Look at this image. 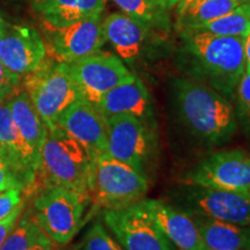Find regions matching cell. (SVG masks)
Masks as SVG:
<instances>
[{"mask_svg": "<svg viewBox=\"0 0 250 250\" xmlns=\"http://www.w3.org/2000/svg\"><path fill=\"white\" fill-rule=\"evenodd\" d=\"M202 250H211V249H208V247H206V246H205V247H204V248H203Z\"/></svg>", "mask_w": 250, "mask_h": 250, "instance_id": "obj_36", "label": "cell"}, {"mask_svg": "<svg viewBox=\"0 0 250 250\" xmlns=\"http://www.w3.org/2000/svg\"><path fill=\"white\" fill-rule=\"evenodd\" d=\"M45 55L44 41L35 28L6 24L0 39V61L8 70L22 78L35 70Z\"/></svg>", "mask_w": 250, "mask_h": 250, "instance_id": "obj_14", "label": "cell"}, {"mask_svg": "<svg viewBox=\"0 0 250 250\" xmlns=\"http://www.w3.org/2000/svg\"><path fill=\"white\" fill-rule=\"evenodd\" d=\"M204 245L211 250H250V226L190 215Z\"/></svg>", "mask_w": 250, "mask_h": 250, "instance_id": "obj_20", "label": "cell"}, {"mask_svg": "<svg viewBox=\"0 0 250 250\" xmlns=\"http://www.w3.org/2000/svg\"><path fill=\"white\" fill-rule=\"evenodd\" d=\"M21 89L28 93L48 130L57 126L62 112L81 99L67 64L46 55L35 70L22 77Z\"/></svg>", "mask_w": 250, "mask_h": 250, "instance_id": "obj_4", "label": "cell"}, {"mask_svg": "<svg viewBox=\"0 0 250 250\" xmlns=\"http://www.w3.org/2000/svg\"><path fill=\"white\" fill-rule=\"evenodd\" d=\"M7 103L19 133L31 152L40 159L41 149L43 147L49 130L37 112L35 105L31 102L29 95L26 90L22 89L9 99Z\"/></svg>", "mask_w": 250, "mask_h": 250, "instance_id": "obj_19", "label": "cell"}, {"mask_svg": "<svg viewBox=\"0 0 250 250\" xmlns=\"http://www.w3.org/2000/svg\"><path fill=\"white\" fill-rule=\"evenodd\" d=\"M41 30L46 56L65 64L101 51L105 43L101 15L64 27H55L42 21Z\"/></svg>", "mask_w": 250, "mask_h": 250, "instance_id": "obj_10", "label": "cell"}, {"mask_svg": "<svg viewBox=\"0 0 250 250\" xmlns=\"http://www.w3.org/2000/svg\"><path fill=\"white\" fill-rule=\"evenodd\" d=\"M190 30L204 31V33L213 34L218 36L246 37L250 33L249 2L239 6L234 11L223 15V17Z\"/></svg>", "mask_w": 250, "mask_h": 250, "instance_id": "obj_23", "label": "cell"}, {"mask_svg": "<svg viewBox=\"0 0 250 250\" xmlns=\"http://www.w3.org/2000/svg\"><path fill=\"white\" fill-rule=\"evenodd\" d=\"M245 61L246 72H250V33L245 37Z\"/></svg>", "mask_w": 250, "mask_h": 250, "instance_id": "obj_33", "label": "cell"}, {"mask_svg": "<svg viewBox=\"0 0 250 250\" xmlns=\"http://www.w3.org/2000/svg\"><path fill=\"white\" fill-rule=\"evenodd\" d=\"M31 187H33V181L9 160L7 156L0 153V191L11 188H19L23 191V196H27Z\"/></svg>", "mask_w": 250, "mask_h": 250, "instance_id": "obj_26", "label": "cell"}, {"mask_svg": "<svg viewBox=\"0 0 250 250\" xmlns=\"http://www.w3.org/2000/svg\"><path fill=\"white\" fill-rule=\"evenodd\" d=\"M92 164L86 149L57 125L49 130L41 149L35 183L28 196L46 188H64L90 198Z\"/></svg>", "mask_w": 250, "mask_h": 250, "instance_id": "obj_3", "label": "cell"}, {"mask_svg": "<svg viewBox=\"0 0 250 250\" xmlns=\"http://www.w3.org/2000/svg\"><path fill=\"white\" fill-rule=\"evenodd\" d=\"M95 107L105 118L116 115H130L147 123L153 115L151 96L138 77L109 90Z\"/></svg>", "mask_w": 250, "mask_h": 250, "instance_id": "obj_16", "label": "cell"}, {"mask_svg": "<svg viewBox=\"0 0 250 250\" xmlns=\"http://www.w3.org/2000/svg\"><path fill=\"white\" fill-rule=\"evenodd\" d=\"M24 208H26V197H24L23 201L21 202V204L17 206V208L12 211V213H9L7 217L0 220V247L2 246L5 240L7 239L9 233L13 230V228L15 227V225H17L19 219H20Z\"/></svg>", "mask_w": 250, "mask_h": 250, "instance_id": "obj_31", "label": "cell"}, {"mask_svg": "<svg viewBox=\"0 0 250 250\" xmlns=\"http://www.w3.org/2000/svg\"><path fill=\"white\" fill-rule=\"evenodd\" d=\"M158 226L179 250H202L205 245L189 214L159 199H143Z\"/></svg>", "mask_w": 250, "mask_h": 250, "instance_id": "obj_15", "label": "cell"}, {"mask_svg": "<svg viewBox=\"0 0 250 250\" xmlns=\"http://www.w3.org/2000/svg\"><path fill=\"white\" fill-rule=\"evenodd\" d=\"M247 2L250 0H182L175 6L179 28L181 31L195 29Z\"/></svg>", "mask_w": 250, "mask_h": 250, "instance_id": "obj_22", "label": "cell"}, {"mask_svg": "<svg viewBox=\"0 0 250 250\" xmlns=\"http://www.w3.org/2000/svg\"><path fill=\"white\" fill-rule=\"evenodd\" d=\"M182 37L197 77L226 99H233L246 72L245 37L195 30L182 31Z\"/></svg>", "mask_w": 250, "mask_h": 250, "instance_id": "obj_1", "label": "cell"}, {"mask_svg": "<svg viewBox=\"0 0 250 250\" xmlns=\"http://www.w3.org/2000/svg\"><path fill=\"white\" fill-rule=\"evenodd\" d=\"M23 199V191L19 188H11L0 191V220L12 213V211L20 205Z\"/></svg>", "mask_w": 250, "mask_h": 250, "instance_id": "obj_30", "label": "cell"}, {"mask_svg": "<svg viewBox=\"0 0 250 250\" xmlns=\"http://www.w3.org/2000/svg\"><path fill=\"white\" fill-rule=\"evenodd\" d=\"M236 117L250 131V72H245L236 88Z\"/></svg>", "mask_w": 250, "mask_h": 250, "instance_id": "obj_27", "label": "cell"}, {"mask_svg": "<svg viewBox=\"0 0 250 250\" xmlns=\"http://www.w3.org/2000/svg\"><path fill=\"white\" fill-rule=\"evenodd\" d=\"M44 237L46 235L36 223L30 208L28 211L24 208L13 230L0 247V250H29Z\"/></svg>", "mask_w": 250, "mask_h": 250, "instance_id": "obj_24", "label": "cell"}, {"mask_svg": "<svg viewBox=\"0 0 250 250\" xmlns=\"http://www.w3.org/2000/svg\"><path fill=\"white\" fill-rule=\"evenodd\" d=\"M67 66L81 98L93 104L114 87L136 77L118 56L102 51L70 62Z\"/></svg>", "mask_w": 250, "mask_h": 250, "instance_id": "obj_11", "label": "cell"}, {"mask_svg": "<svg viewBox=\"0 0 250 250\" xmlns=\"http://www.w3.org/2000/svg\"><path fill=\"white\" fill-rule=\"evenodd\" d=\"M103 220L125 250H175L142 201L103 212Z\"/></svg>", "mask_w": 250, "mask_h": 250, "instance_id": "obj_8", "label": "cell"}, {"mask_svg": "<svg viewBox=\"0 0 250 250\" xmlns=\"http://www.w3.org/2000/svg\"><path fill=\"white\" fill-rule=\"evenodd\" d=\"M85 250H123L100 223L94 224L86 234Z\"/></svg>", "mask_w": 250, "mask_h": 250, "instance_id": "obj_28", "label": "cell"}, {"mask_svg": "<svg viewBox=\"0 0 250 250\" xmlns=\"http://www.w3.org/2000/svg\"><path fill=\"white\" fill-rule=\"evenodd\" d=\"M249 20H250V2H249Z\"/></svg>", "mask_w": 250, "mask_h": 250, "instance_id": "obj_37", "label": "cell"}, {"mask_svg": "<svg viewBox=\"0 0 250 250\" xmlns=\"http://www.w3.org/2000/svg\"><path fill=\"white\" fill-rule=\"evenodd\" d=\"M181 1H182V0H166V4H167L168 8H171L175 7L177 4H180Z\"/></svg>", "mask_w": 250, "mask_h": 250, "instance_id": "obj_35", "label": "cell"}, {"mask_svg": "<svg viewBox=\"0 0 250 250\" xmlns=\"http://www.w3.org/2000/svg\"><path fill=\"white\" fill-rule=\"evenodd\" d=\"M179 116L190 132L212 145H221L236 131V115L228 99L211 87L189 79L174 83Z\"/></svg>", "mask_w": 250, "mask_h": 250, "instance_id": "obj_2", "label": "cell"}, {"mask_svg": "<svg viewBox=\"0 0 250 250\" xmlns=\"http://www.w3.org/2000/svg\"><path fill=\"white\" fill-rule=\"evenodd\" d=\"M181 184L250 192V155L243 149L212 153L180 180Z\"/></svg>", "mask_w": 250, "mask_h": 250, "instance_id": "obj_9", "label": "cell"}, {"mask_svg": "<svg viewBox=\"0 0 250 250\" xmlns=\"http://www.w3.org/2000/svg\"><path fill=\"white\" fill-rule=\"evenodd\" d=\"M103 35L118 57L131 64L142 52L148 24L124 13H111L102 20Z\"/></svg>", "mask_w": 250, "mask_h": 250, "instance_id": "obj_17", "label": "cell"}, {"mask_svg": "<svg viewBox=\"0 0 250 250\" xmlns=\"http://www.w3.org/2000/svg\"><path fill=\"white\" fill-rule=\"evenodd\" d=\"M31 5L41 21L64 27L100 17L104 9V0H33Z\"/></svg>", "mask_w": 250, "mask_h": 250, "instance_id": "obj_18", "label": "cell"}, {"mask_svg": "<svg viewBox=\"0 0 250 250\" xmlns=\"http://www.w3.org/2000/svg\"><path fill=\"white\" fill-rule=\"evenodd\" d=\"M22 78L15 74L0 61V103L7 102L9 99L20 92Z\"/></svg>", "mask_w": 250, "mask_h": 250, "instance_id": "obj_29", "label": "cell"}, {"mask_svg": "<svg viewBox=\"0 0 250 250\" xmlns=\"http://www.w3.org/2000/svg\"><path fill=\"white\" fill-rule=\"evenodd\" d=\"M6 23L4 21V19L1 18V15H0V39H1V36L4 35V31L6 29Z\"/></svg>", "mask_w": 250, "mask_h": 250, "instance_id": "obj_34", "label": "cell"}, {"mask_svg": "<svg viewBox=\"0 0 250 250\" xmlns=\"http://www.w3.org/2000/svg\"><path fill=\"white\" fill-rule=\"evenodd\" d=\"M0 153L35 182L39 158L23 142L12 118L8 103H0Z\"/></svg>", "mask_w": 250, "mask_h": 250, "instance_id": "obj_21", "label": "cell"}, {"mask_svg": "<svg viewBox=\"0 0 250 250\" xmlns=\"http://www.w3.org/2000/svg\"><path fill=\"white\" fill-rule=\"evenodd\" d=\"M33 196L30 211L43 233L58 246L70 243L83 223L89 197L64 188H46Z\"/></svg>", "mask_w": 250, "mask_h": 250, "instance_id": "obj_6", "label": "cell"}, {"mask_svg": "<svg viewBox=\"0 0 250 250\" xmlns=\"http://www.w3.org/2000/svg\"><path fill=\"white\" fill-rule=\"evenodd\" d=\"M57 125L86 149L92 161L107 152V118L87 100L81 98L71 104L58 118Z\"/></svg>", "mask_w": 250, "mask_h": 250, "instance_id": "obj_13", "label": "cell"}, {"mask_svg": "<svg viewBox=\"0 0 250 250\" xmlns=\"http://www.w3.org/2000/svg\"><path fill=\"white\" fill-rule=\"evenodd\" d=\"M107 123L108 140L105 154L144 173L151 142L147 123L130 115L109 117Z\"/></svg>", "mask_w": 250, "mask_h": 250, "instance_id": "obj_12", "label": "cell"}, {"mask_svg": "<svg viewBox=\"0 0 250 250\" xmlns=\"http://www.w3.org/2000/svg\"><path fill=\"white\" fill-rule=\"evenodd\" d=\"M148 190L145 174L107 154L93 160L89 196L104 210L120 208L142 201Z\"/></svg>", "mask_w": 250, "mask_h": 250, "instance_id": "obj_5", "label": "cell"}, {"mask_svg": "<svg viewBox=\"0 0 250 250\" xmlns=\"http://www.w3.org/2000/svg\"><path fill=\"white\" fill-rule=\"evenodd\" d=\"M56 246L57 245L46 236L43 240H41L40 242H37L36 245H34L29 250H57Z\"/></svg>", "mask_w": 250, "mask_h": 250, "instance_id": "obj_32", "label": "cell"}, {"mask_svg": "<svg viewBox=\"0 0 250 250\" xmlns=\"http://www.w3.org/2000/svg\"><path fill=\"white\" fill-rule=\"evenodd\" d=\"M171 202L175 208L189 215L250 226V192L182 184L171 193Z\"/></svg>", "mask_w": 250, "mask_h": 250, "instance_id": "obj_7", "label": "cell"}, {"mask_svg": "<svg viewBox=\"0 0 250 250\" xmlns=\"http://www.w3.org/2000/svg\"><path fill=\"white\" fill-rule=\"evenodd\" d=\"M124 14L151 24L167 9L166 0H112Z\"/></svg>", "mask_w": 250, "mask_h": 250, "instance_id": "obj_25", "label": "cell"}]
</instances>
